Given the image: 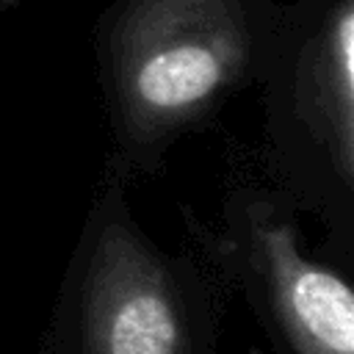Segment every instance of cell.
<instances>
[{
    "label": "cell",
    "instance_id": "obj_1",
    "mask_svg": "<svg viewBox=\"0 0 354 354\" xmlns=\"http://www.w3.org/2000/svg\"><path fill=\"white\" fill-rule=\"evenodd\" d=\"M252 61L241 0H133L111 41L113 88L136 138L155 141L207 111Z\"/></svg>",
    "mask_w": 354,
    "mask_h": 354
},
{
    "label": "cell",
    "instance_id": "obj_3",
    "mask_svg": "<svg viewBox=\"0 0 354 354\" xmlns=\"http://www.w3.org/2000/svg\"><path fill=\"white\" fill-rule=\"evenodd\" d=\"M277 315L299 354H354V296L329 268L301 257L288 224L254 230Z\"/></svg>",
    "mask_w": 354,
    "mask_h": 354
},
{
    "label": "cell",
    "instance_id": "obj_2",
    "mask_svg": "<svg viewBox=\"0 0 354 354\" xmlns=\"http://www.w3.org/2000/svg\"><path fill=\"white\" fill-rule=\"evenodd\" d=\"M86 354H183L177 290L152 252L119 221L105 224L86 279Z\"/></svg>",
    "mask_w": 354,
    "mask_h": 354
},
{
    "label": "cell",
    "instance_id": "obj_4",
    "mask_svg": "<svg viewBox=\"0 0 354 354\" xmlns=\"http://www.w3.org/2000/svg\"><path fill=\"white\" fill-rule=\"evenodd\" d=\"M313 105L343 180L354 169V8L337 0L315 41Z\"/></svg>",
    "mask_w": 354,
    "mask_h": 354
}]
</instances>
